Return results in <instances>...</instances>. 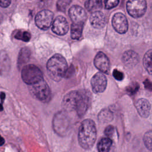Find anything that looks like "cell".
Instances as JSON below:
<instances>
[{
    "label": "cell",
    "instance_id": "obj_12",
    "mask_svg": "<svg viewBox=\"0 0 152 152\" xmlns=\"http://www.w3.org/2000/svg\"><path fill=\"white\" fill-rule=\"evenodd\" d=\"M69 29L68 23L64 17H57L52 23V30L58 35L62 36L65 34Z\"/></svg>",
    "mask_w": 152,
    "mask_h": 152
},
{
    "label": "cell",
    "instance_id": "obj_19",
    "mask_svg": "<svg viewBox=\"0 0 152 152\" xmlns=\"http://www.w3.org/2000/svg\"><path fill=\"white\" fill-rule=\"evenodd\" d=\"M83 25V24H76L72 23L71 28V36L72 39L78 40L81 37Z\"/></svg>",
    "mask_w": 152,
    "mask_h": 152
},
{
    "label": "cell",
    "instance_id": "obj_4",
    "mask_svg": "<svg viewBox=\"0 0 152 152\" xmlns=\"http://www.w3.org/2000/svg\"><path fill=\"white\" fill-rule=\"evenodd\" d=\"M55 132L60 136H65L71 127V121L66 111H60L56 113L52 121Z\"/></svg>",
    "mask_w": 152,
    "mask_h": 152
},
{
    "label": "cell",
    "instance_id": "obj_3",
    "mask_svg": "<svg viewBox=\"0 0 152 152\" xmlns=\"http://www.w3.org/2000/svg\"><path fill=\"white\" fill-rule=\"evenodd\" d=\"M47 71L50 77L56 81L61 80L68 69V65L65 59L60 54H55L47 62Z\"/></svg>",
    "mask_w": 152,
    "mask_h": 152
},
{
    "label": "cell",
    "instance_id": "obj_16",
    "mask_svg": "<svg viewBox=\"0 0 152 152\" xmlns=\"http://www.w3.org/2000/svg\"><path fill=\"white\" fill-rule=\"evenodd\" d=\"M135 107L141 117L147 118L148 116L150 111V104L147 99H138L135 103Z\"/></svg>",
    "mask_w": 152,
    "mask_h": 152
},
{
    "label": "cell",
    "instance_id": "obj_30",
    "mask_svg": "<svg viewBox=\"0 0 152 152\" xmlns=\"http://www.w3.org/2000/svg\"><path fill=\"white\" fill-rule=\"evenodd\" d=\"M74 71V68H73V66L71 65L69 68H68V69L64 75V77H65V78L70 77L73 74Z\"/></svg>",
    "mask_w": 152,
    "mask_h": 152
},
{
    "label": "cell",
    "instance_id": "obj_6",
    "mask_svg": "<svg viewBox=\"0 0 152 152\" xmlns=\"http://www.w3.org/2000/svg\"><path fill=\"white\" fill-rule=\"evenodd\" d=\"M30 91L33 95L42 102H47L50 97V90L43 80L30 86Z\"/></svg>",
    "mask_w": 152,
    "mask_h": 152
},
{
    "label": "cell",
    "instance_id": "obj_8",
    "mask_svg": "<svg viewBox=\"0 0 152 152\" xmlns=\"http://www.w3.org/2000/svg\"><path fill=\"white\" fill-rule=\"evenodd\" d=\"M53 14L48 10H43L37 14L35 17L36 26L40 29L47 30L53 23Z\"/></svg>",
    "mask_w": 152,
    "mask_h": 152
},
{
    "label": "cell",
    "instance_id": "obj_10",
    "mask_svg": "<svg viewBox=\"0 0 152 152\" xmlns=\"http://www.w3.org/2000/svg\"><path fill=\"white\" fill-rule=\"evenodd\" d=\"M68 14L73 23L84 24L87 18L85 10L79 5H72L69 8Z\"/></svg>",
    "mask_w": 152,
    "mask_h": 152
},
{
    "label": "cell",
    "instance_id": "obj_14",
    "mask_svg": "<svg viewBox=\"0 0 152 152\" xmlns=\"http://www.w3.org/2000/svg\"><path fill=\"white\" fill-rule=\"evenodd\" d=\"M90 22L93 27L99 29L105 26L106 20L104 14L98 11L91 13L90 17Z\"/></svg>",
    "mask_w": 152,
    "mask_h": 152
},
{
    "label": "cell",
    "instance_id": "obj_5",
    "mask_svg": "<svg viewBox=\"0 0 152 152\" xmlns=\"http://www.w3.org/2000/svg\"><path fill=\"white\" fill-rule=\"evenodd\" d=\"M21 77L24 82L30 86L43 80L42 72L37 66L33 64L26 65L23 68Z\"/></svg>",
    "mask_w": 152,
    "mask_h": 152
},
{
    "label": "cell",
    "instance_id": "obj_20",
    "mask_svg": "<svg viewBox=\"0 0 152 152\" xmlns=\"http://www.w3.org/2000/svg\"><path fill=\"white\" fill-rule=\"evenodd\" d=\"M112 144V140L109 138H102L97 144L99 152H109Z\"/></svg>",
    "mask_w": 152,
    "mask_h": 152
},
{
    "label": "cell",
    "instance_id": "obj_2",
    "mask_svg": "<svg viewBox=\"0 0 152 152\" xmlns=\"http://www.w3.org/2000/svg\"><path fill=\"white\" fill-rule=\"evenodd\" d=\"M96 128L94 121L90 119L84 120L78 130V139L80 145L84 149L91 148L96 139Z\"/></svg>",
    "mask_w": 152,
    "mask_h": 152
},
{
    "label": "cell",
    "instance_id": "obj_28",
    "mask_svg": "<svg viewBox=\"0 0 152 152\" xmlns=\"http://www.w3.org/2000/svg\"><path fill=\"white\" fill-rule=\"evenodd\" d=\"M114 132V128L113 126L112 125H109L107 126L105 130H104V134L106 136L109 137H112V135H113Z\"/></svg>",
    "mask_w": 152,
    "mask_h": 152
},
{
    "label": "cell",
    "instance_id": "obj_7",
    "mask_svg": "<svg viewBox=\"0 0 152 152\" xmlns=\"http://www.w3.org/2000/svg\"><path fill=\"white\" fill-rule=\"evenodd\" d=\"M147 9L145 0H128L126 3V10L128 14L134 18L142 16Z\"/></svg>",
    "mask_w": 152,
    "mask_h": 152
},
{
    "label": "cell",
    "instance_id": "obj_29",
    "mask_svg": "<svg viewBox=\"0 0 152 152\" xmlns=\"http://www.w3.org/2000/svg\"><path fill=\"white\" fill-rule=\"evenodd\" d=\"M138 87L137 86V84H132L131 86H130L129 87H128L127 88V91L128 92H129L131 94H133L135 92H136V91L137 90Z\"/></svg>",
    "mask_w": 152,
    "mask_h": 152
},
{
    "label": "cell",
    "instance_id": "obj_26",
    "mask_svg": "<svg viewBox=\"0 0 152 152\" xmlns=\"http://www.w3.org/2000/svg\"><path fill=\"white\" fill-rule=\"evenodd\" d=\"M119 0H104V7L106 9H111L115 7L119 3Z\"/></svg>",
    "mask_w": 152,
    "mask_h": 152
},
{
    "label": "cell",
    "instance_id": "obj_13",
    "mask_svg": "<svg viewBox=\"0 0 152 152\" xmlns=\"http://www.w3.org/2000/svg\"><path fill=\"white\" fill-rule=\"evenodd\" d=\"M94 64L101 72L108 73L110 66L109 60L104 53L99 52L96 54L94 59Z\"/></svg>",
    "mask_w": 152,
    "mask_h": 152
},
{
    "label": "cell",
    "instance_id": "obj_24",
    "mask_svg": "<svg viewBox=\"0 0 152 152\" xmlns=\"http://www.w3.org/2000/svg\"><path fill=\"white\" fill-rule=\"evenodd\" d=\"M143 140L147 148L149 150H152V130H150L145 133Z\"/></svg>",
    "mask_w": 152,
    "mask_h": 152
},
{
    "label": "cell",
    "instance_id": "obj_27",
    "mask_svg": "<svg viewBox=\"0 0 152 152\" xmlns=\"http://www.w3.org/2000/svg\"><path fill=\"white\" fill-rule=\"evenodd\" d=\"M113 76L115 77V78L117 80L121 81L124 78V74L122 72L117 70V69H114L113 71Z\"/></svg>",
    "mask_w": 152,
    "mask_h": 152
},
{
    "label": "cell",
    "instance_id": "obj_25",
    "mask_svg": "<svg viewBox=\"0 0 152 152\" xmlns=\"http://www.w3.org/2000/svg\"><path fill=\"white\" fill-rule=\"evenodd\" d=\"M71 0H58L56 4L57 9L62 12H65L69 6Z\"/></svg>",
    "mask_w": 152,
    "mask_h": 152
},
{
    "label": "cell",
    "instance_id": "obj_11",
    "mask_svg": "<svg viewBox=\"0 0 152 152\" xmlns=\"http://www.w3.org/2000/svg\"><path fill=\"white\" fill-rule=\"evenodd\" d=\"M91 85L92 90L94 93H99L103 92L107 86L106 76L101 72L96 73L91 80Z\"/></svg>",
    "mask_w": 152,
    "mask_h": 152
},
{
    "label": "cell",
    "instance_id": "obj_21",
    "mask_svg": "<svg viewBox=\"0 0 152 152\" xmlns=\"http://www.w3.org/2000/svg\"><path fill=\"white\" fill-rule=\"evenodd\" d=\"M30 50L27 48H22L20 52L18 58V64L21 66L24 64H26L30 58Z\"/></svg>",
    "mask_w": 152,
    "mask_h": 152
},
{
    "label": "cell",
    "instance_id": "obj_18",
    "mask_svg": "<svg viewBox=\"0 0 152 152\" xmlns=\"http://www.w3.org/2000/svg\"><path fill=\"white\" fill-rule=\"evenodd\" d=\"M85 7L91 12L98 11L102 7V0H87L85 2Z\"/></svg>",
    "mask_w": 152,
    "mask_h": 152
},
{
    "label": "cell",
    "instance_id": "obj_33",
    "mask_svg": "<svg viewBox=\"0 0 152 152\" xmlns=\"http://www.w3.org/2000/svg\"><path fill=\"white\" fill-rule=\"evenodd\" d=\"M4 142V139L2 138H1V145H2Z\"/></svg>",
    "mask_w": 152,
    "mask_h": 152
},
{
    "label": "cell",
    "instance_id": "obj_17",
    "mask_svg": "<svg viewBox=\"0 0 152 152\" xmlns=\"http://www.w3.org/2000/svg\"><path fill=\"white\" fill-rule=\"evenodd\" d=\"M113 115L109 109H102L98 115L99 121L101 123H108L113 120Z\"/></svg>",
    "mask_w": 152,
    "mask_h": 152
},
{
    "label": "cell",
    "instance_id": "obj_9",
    "mask_svg": "<svg viewBox=\"0 0 152 152\" xmlns=\"http://www.w3.org/2000/svg\"><path fill=\"white\" fill-rule=\"evenodd\" d=\"M112 23L114 29L120 34H124L128 30V23L127 19L125 15L121 12H117L114 14Z\"/></svg>",
    "mask_w": 152,
    "mask_h": 152
},
{
    "label": "cell",
    "instance_id": "obj_15",
    "mask_svg": "<svg viewBox=\"0 0 152 152\" xmlns=\"http://www.w3.org/2000/svg\"><path fill=\"white\" fill-rule=\"evenodd\" d=\"M122 59L126 66L133 67L138 62L139 56L135 52L129 50L124 53Z\"/></svg>",
    "mask_w": 152,
    "mask_h": 152
},
{
    "label": "cell",
    "instance_id": "obj_22",
    "mask_svg": "<svg viewBox=\"0 0 152 152\" xmlns=\"http://www.w3.org/2000/svg\"><path fill=\"white\" fill-rule=\"evenodd\" d=\"M143 64L150 74H152V49L148 50L144 55Z\"/></svg>",
    "mask_w": 152,
    "mask_h": 152
},
{
    "label": "cell",
    "instance_id": "obj_1",
    "mask_svg": "<svg viewBox=\"0 0 152 152\" xmlns=\"http://www.w3.org/2000/svg\"><path fill=\"white\" fill-rule=\"evenodd\" d=\"M89 102V96L86 91H72L64 96L62 104L65 111L74 110L80 117H81L86 113Z\"/></svg>",
    "mask_w": 152,
    "mask_h": 152
},
{
    "label": "cell",
    "instance_id": "obj_23",
    "mask_svg": "<svg viewBox=\"0 0 152 152\" xmlns=\"http://www.w3.org/2000/svg\"><path fill=\"white\" fill-rule=\"evenodd\" d=\"M14 37L18 40H21L24 42H28L31 38L30 33L26 31L18 30L14 34Z\"/></svg>",
    "mask_w": 152,
    "mask_h": 152
},
{
    "label": "cell",
    "instance_id": "obj_31",
    "mask_svg": "<svg viewBox=\"0 0 152 152\" xmlns=\"http://www.w3.org/2000/svg\"><path fill=\"white\" fill-rule=\"evenodd\" d=\"M11 4V0H1V6L2 8L8 7Z\"/></svg>",
    "mask_w": 152,
    "mask_h": 152
},
{
    "label": "cell",
    "instance_id": "obj_32",
    "mask_svg": "<svg viewBox=\"0 0 152 152\" xmlns=\"http://www.w3.org/2000/svg\"><path fill=\"white\" fill-rule=\"evenodd\" d=\"M1 100H2V102H3V100H4V99L5 98V94L4 93H3L2 92L1 93Z\"/></svg>",
    "mask_w": 152,
    "mask_h": 152
}]
</instances>
